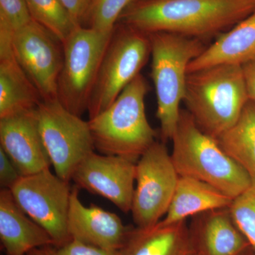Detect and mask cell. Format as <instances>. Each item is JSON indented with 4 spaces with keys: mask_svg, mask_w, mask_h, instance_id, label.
Instances as JSON below:
<instances>
[{
    "mask_svg": "<svg viewBox=\"0 0 255 255\" xmlns=\"http://www.w3.org/2000/svg\"><path fill=\"white\" fill-rule=\"evenodd\" d=\"M255 58V11L223 33L188 65L187 73L219 65H244Z\"/></svg>",
    "mask_w": 255,
    "mask_h": 255,
    "instance_id": "obj_18",
    "label": "cell"
},
{
    "mask_svg": "<svg viewBox=\"0 0 255 255\" xmlns=\"http://www.w3.org/2000/svg\"><path fill=\"white\" fill-rule=\"evenodd\" d=\"M246 190L233 199L230 212L255 254V177Z\"/></svg>",
    "mask_w": 255,
    "mask_h": 255,
    "instance_id": "obj_23",
    "label": "cell"
},
{
    "mask_svg": "<svg viewBox=\"0 0 255 255\" xmlns=\"http://www.w3.org/2000/svg\"><path fill=\"white\" fill-rule=\"evenodd\" d=\"M249 100L255 102V58L242 65Z\"/></svg>",
    "mask_w": 255,
    "mask_h": 255,
    "instance_id": "obj_29",
    "label": "cell"
},
{
    "mask_svg": "<svg viewBox=\"0 0 255 255\" xmlns=\"http://www.w3.org/2000/svg\"><path fill=\"white\" fill-rule=\"evenodd\" d=\"M54 251L55 249L51 248V246H46L33 250L27 255H53Z\"/></svg>",
    "mask_w": 255,
    "mask_h": 255,
    "instance_id": "obj_30",
    "label": "cell"
},
{
    "mask_svg": "<svg viewBox=\"0 0 255 255\" xmlns=\"http://www.w3.org/2000/svg\"><path fill=\"white\" fill-rule=\"evenodd\" d=\"M22 177L11 159L0 148V186L1 189L11 190Z\"/></svg>",
    "mask_w": 255,
    "mask_h": 255,
    "instance_id": "obj_27",
    "label": "cell"
},
{
    "mask_svg": "<svg viewBox=\"0 0 255 255\" xmlns=\"http://www.w3.org/2000/svg\"><path fill=\"white\" fill-rule=\"evenodd\" d=\"M134 1H135V0H134Z\"/></svg>",
    "mask_w": 255,
    "mask_h": 255,
    "instance_id": "obj_33",
    "label": "cell"
},
{
    "mask_svg": "<svg viewBox=\"0 0 255 255\" xmlns=\"http://www.w3.org/2000/svg\"><path fill=\"white\" fill-rule=\"evenodd\" d=\"M255 11V0H135L118 22L148 34L169 32L207 43Z\"/></svg>",
    "mask_w": 255,
    "mask_h": 255,
    "instance_id": "obj_1",
    "label": "cell"
},
{
    "mask_svg": "<svg viewBox=\"0 0 255 255\" xmlns=\"http://www.w3.org/2000/svg\"><path fill=\"white\" fill-rule=\"evenodd\" d=\"M134 0H92L82 26L102 32L113 31L121 14Z\"/></svg>",
    "mask_w": 255,
    "mask_h": 255,
    "instance_id": "obj_24",
    "label": "cell"
},
{
    "mask_svg": "<svg viewBox=\"0 0 255 255\" xmlns=\"http://www.w3.org/2000/svg\"><path fill=\"white\" fill-rule=\"evenodd\" d=\"M112 33L80 26L63 43L58 100L78 117L88 110L90 96Z\"/></svg>",
    "mask_w": 255,
    "mask_h": 255,
    "instance_id": "obj_7",
    "label": "cell"
},
{
    "mask_svg": "<svg viewBox=\"0 0 255 255\" xmlns=\"http://www.w3.org/2000/svg\"><path fill=\"white\" fill-rule=\"evenodd\" d=\"M53 255H121L120 251H110L72 239L65 246L56 248Z\"/></svg>",
    "mask_w": 255,
    "mask_h": 255,
    "instance_id": "obj_26",
    "label": "cell"
},
{
    "mask_svg": "<svg viewBox=\"0 0 255 255\" xmlns=\"http://www.w3.org/2000/svg\"><path fill=\"white\" fill-rule=\"evenodd\" d=\"M149 36L150 76L157 98L156 116L160 124L161 138L165 142L172 140L177 128L180 104L185 95L188 65L209 45L196 38L169 32H156Z\"/></svg>",
    "mask_w": 255,
    "mask_h": 255,
    "instance_id": "obj_5",
    "label": "cell"
},
{
    "mask_svg": "<svg viewBox=\"0 0 255 255\" xmlns=\"http://www.w3.org/2000/svg\"><path fill=\"white\" fill-rule=\"evenodd\" d=\"M0 239L6 255H27L36 248L54 246L49 234L28 217L7 189L0 191Z\"/></svg>",
    "mask_w": 255,
    "mask_h": 255,
    "instance_id": "obj_16",
    "label": "cell"
},
{
    "mask_svg": "<svg viewBox=\"0 0 255 255\" xmlns=\"http://www.w3.org/2000/svg\"><path fill=\"white\" fill-rule=\"evenodd\" d=\"M151 55L150 36L118 22L103 59L89 102L90 119L107 110L136 78Z\"/></svg>",
    "mask_w": 255,
    "mask_h": 255,
    "instance_id": "obj_6",
    "label": "cell"
},
{
    "mask_svg": "<svg viewBox=\"0 0 255 255\" xmlns=\"http://www.w3.org/2000/svg\"><path fill=\"white\" fill-rule=\"evenodd\" d=\"M121 255H194L195 250L186 221L148 228H131Z\"/></svg>",
    "mask_w": 255,
    "mask_h": 255,
    "instance_id": "obj_17",
    "label": "cell"
},
{
    "mask_svg": "<svg viewBox=\"0 0 255 255\" xmlns=\"http://www.w3.org/2000/svg\"><path fill=\"white\" fill-rule=\"evenodd\" d=\"M13 55L43 101L58 100L63 47L47 28L32 19L14 33Z\"/></svg>",
    "mask_w": 255,
    "mask_h": 255,
    "instance_id": "obj_11",
    "label": "cell"
},
{
    "mask_svg": "<svg viewBox=\"0 0 255 255\" xmlns=\"http://www.w3.org/2000/svg\"><path fill=\"white\" fill-rule=\"evenodd\" d=\"M197 255L195 254V255Z\"/></svg>",
    "mask_w": 255,
    "mask_h": 255,
    "instance_id": "obj_32",
    "label": "cell"
},
{
    "mask_svg": "<svg viewBox=\"0 0 255 255\" xmlns=\"http://www.w3.org/2000/svg\"><path fill=\"white\" fill-rule=\"evenodd\" d=\"M216 140L228 155L255 177V102L248 101L238 122Z\"/></svg>",
    "mask_w": 255,
    "mask_h": 255,
    "instance_id": "obj_21",
    "label": "cell"
},
{
    "mask_svg": "<svg viewBox=\"0 0 255 255\" xmlns=\"http://www.w3.org/2000/svg\"><path fill=\"white\" fill-rule=\"evenodd\" d=\"M172 140L171 156L179 176L207 183L232 199L251 185V174L198 127L187 110H181Z\"/></svg>",
    "mask_w": 255,
    "mask_h": 255,
    "instance_id": "obj_3",
    "label": "cell"
},
{
    "mask_svg": "<svg viewBox=\"0 0 255 255\" xmlns=\"http://www.w3.org/2000/svg\"><path fill=\"white\" fill-rule=\"evenodd\" d=\"M32 19L47 28L62 43L78 26L60 0H26Z\"/></svg>",
    "mask_w": 255,
    "mask_h": 255,
    "instance_id": "obj_22",
    "label": "cell"
},
{
    "mask_svg": "<svg viewBox=\"0 0 255 255\" xmlns=\"http://www.w3.org/2000/svg\"><path fill=\"white\" fill-rule=\"evenodd\" d=\"M60 1L76 22L82 26L92 0H60Z\"/></svg>",
    "mask_w": 255,
    "mask_h": 255,
    "instance_id": "obj_28",
    "label": "cell"
},
{
    "mask_svg": "<svg viewBox=\"0 0 255 255\" xmlns=\"http://www.w3.org/2000/svg\"><path fill=\"white\" fill-rule=\"evenodd\" d=\"M35 111L0 119V148L14 162L21 176L46 170L51 164Z\"/></svg>",
    "mask_w": 255,
    "mask_h": 255,
    "instance_id": "obj_13",
    "label": "cell"
},
{
    "mask_svg": "<svg viewBox=\"0 0 255 255\" xmlns=\"http://www.w3.org/2000/svg\"><path fill=\"white\" fill-rule=\"evenodd\" d=\"M243 255H255L254 252L253 251V250H251V251H248V253H246V254Z\"/></svg>",
    "mask_w": 255,
    "mask_h": 255,
    "instance_id": "obj_31",
    "label": "cell"
},
{
    "mask_svg": "<svg viewBox=\"0 0 255 255\" xmlns=\"http://www.w3.org/2000/svg\"><path fill=\"white\" fill-rule=\"evenodd\" d=\"M68 229L72 239L110 251H120L131 227L124 226L117 214L80 201L78 187L72 189Z\"/></svg>",
    "mask_w": 255,
    "mask_h": 255,
    "instance_id": "obj_14",
    "label": "cell"
},
{
    "mask_svg": "<svg viewBox=\"0 0 255 255\" xmlns=\"http://www.w3.org/2000/svg\"><path fill=\"white\" fill-rule=\"evenodd\" d=\"M189 231L197 255H243L252 250L229 207L196 215Z\"/></svg>",
    "mask_w": 255,
    "mask_h": 255,
    "instance_id": "obj_15",
    "label": "cell"
},
{
    "mask_svg": "<svg viewBox=\"0 0 255 255\" xmlns=\"http://www.w3.org/2000/svg\"><path fill=\"white\" fill-rule=\"evenodd\" d=\"M179 177L165 142L156 140L136 163L130 211L136 227H152L165 216Z\"/></svg>",
    "mask_w": 255,
    "mask_h": 255,
    "instance_id": "obj_10",
    "label": "cell"
},
{
    "mask_svg": "<svg viewBox=\"0 0 255 255\" xmlns=\"http://www.w3.org/2000/svg\"><path fill=\"white\" fill-rule=\"evenodd\" d=\"M38 130L55 174L70 182L85 157L95 150L89 122L59 101H43L35 111Z\"/></svg>",
    "mask_w": 255,
    "mask_h": 255,
    "instance_id": "obj_8",
    "label": "cell"
},
{
    "mask_svg": "<svg viewBox=\"0 0 255 255\" xmlns=\"http://www.w3.org/2000/svg\"><path fill=\"white\" fill-rule=\"evenodd\" d=\"M136 162L92 152L79 164L73 179L78 187L108 199L124 213L131 211Z\"/></svg>",
    "mask_w": 255,
    "mask_h": 255,
    "instance_id": "obj_12",
    "label": "cell"
},
{
    "mask_svg": "<svg viewBox=\"0 0 255 255\" xmlns=\"http://www.w3.org/2000/svg\"><path fill=\"white\" fill-rule=\"evenodd\" d=\"M249 100L241 65H214L188 73L183 102L198 127L215 139L235 125Z\"/></svg>",
    "mask_w": 255,
    "mask_h": 255,
    "instance_id": "obj_2",
    "label": "cell"
},
{
    "mask_svg": "<svg viewBox=\"0 0 255 255\" xmlns=\"http://www.w3.org/2000/svg\"><path fill=\"white\" fill-rule=\"evenodd\" d=\"M149 89L148 82L139 74L107 110L88 121L96 150L137 162L156 141L157 132L145 113Z\"/></svg>",
    "mask_w": 255,
    "mask_h": 255,
    "instance_id": "obj_4",
    "label": "cell"
},
{
    "mask_svg": "<svg viewBox=\"0 0 255 255\" xmlns=\"http://www.w3.org/2000/svg\"><path fill=\"white\" fill-rule=\"evenodd\" d=\"M19 207L53 240L55 248L71 241L68 217L72 189L50 169L22 176L11 189Z\"/></svg>",
    "mask_w": 255,
    "mask_h": 255,
    "instance_id": "obj_9",
    "label": "cell"
},
{
    "mask_svg": "<svg viewBox=\"0 0 255 255\" xmlns=\"http://www.w3.org/2000/svg\"><path fill=\"white\" fill-rule=\"evenodd\" d=\"M233 199L207 183L179 176L168 211L160 221L170 224L186 221L206 211L228 208Z\"/></svg>",
    "mask_w": 255,
    "mask_h": 255,
    "instance_id": "obj_19",
    "label": "cell"
},
{
    "mask_svg": "<svg viewBox=\"0 0 255 255\" xmlns=\"http://www.w3.org/2000/svg\"><path fill=\"white\" fill-rule=\"evenodd\" d=\"M43 101L14 56L0 59V119L36 110Z\"/></svg>",
    "mask_w": 255,
    "mask_h": 255,
    "instance_id": "obj_20",
    "label": "cell"
},
{
    "mask_svg": "<svg viewBox=\"0 0 255 255\" xmlns=\"http://www.w3.org/2000/svg\"><path fill=\"white\" fill-rule=\"evenodd\" d=\"M31 20L26 0H0V26L15 33Z\"/></svg>",
    "mask_w": 255,
    "mask_h": 255,
    "instance_id": "obj_25",
    "label": "cell"
}]
</instances>
